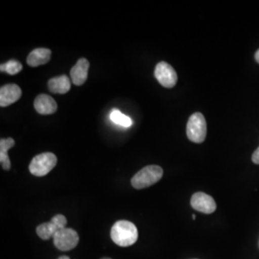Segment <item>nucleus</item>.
<instances>
[{"label": "nucleus", "mask_w": 259, "mask_h": 259, "mask_svg": "<svg viewBox=\"0 0 259 259\" xmlns=\"http://www.w3.org/2000/svg\"><path fill=\"white\" fill-rule=\"evenodd\" d=\"M111 238L120 247H129L138 241L139 232L135 224L126 220H120L112 226Z\"/></svg>", "instance_id": "obj_1"}, {"label": "nucleus", "mask_w": 259, "mask_h": 259, "mask_svg": "<svg viewBox=\"0 0 259 259\" xmlns=\"http://www.w3.org/2000/svg\"><path fill=\"white\" fill-rule=\"evenodd\" d=\"M163 176V170L157 165H148L142 168L135 176L131 183L136 189H144L157 184Z\"/></svg>", "instance_id": "obj_2"}, {"label": "nucleus", "mask_w": 259, "mask_h": 259, "mask_svg": "<svg viewBox=\"0 0 259 259\" xmlns=\"http://www.w3.org/2000/svg\"><path fill=\"white\" fill-rule=\"evenodd\" d=\"M186 135L189 140L194 143L204 142L206 137V122L201 112L193 113L187 122Z\"/></svg>", "instance_id": "obj_3"}, {"label": "nucleus", "mask_w": 259, "mask_h": 259, "mask_svg": "<svg viewBox=\"0 0 259 259\" xmlns=\"http://www.w3.org/2000/svg\"><path fill=\"white\" fill-rule=\"evenodd\" d=\"M57 161V157L53 153L39 154L32 159L29 165V171L34 176H46L56 166Z\"/></svg>", "instance_id": "obj_4"}, {"label": "nucleus", "mask_w": 259, "mask_h": 259, "mask_svg": "<svg viewBox=\"0 0 259 259\" xmlns=\"http://www.w3.org/2000/svg\"><path fill=\"white\" fill-rule=\"evenodd\" d=\"M54 245L58 250L68 251L73 250L79 243V235L74 230L65 228L56 232L54 237Z\"/></svg>", "instance_id": "obj_5"}, {"label": "nucleus", "mask_w": 259, "mask_h": 259, "mask_svg": "<svg viewBox=\"0 0 259 259\" xmlns=\"http://www.w3.org/2000/svg\"><path fill=\"white\" fill-rule=\"evenodd\" d=\"M155 77L162 87L172 89L176 85L178 75L175 69L165 62H160L155 68Z\"/></svg>", "instance_id": "obj_6"}, {"label": "nucleus", "mask_w": 259, "mask_h": 259, "mask_svg": "<svg viewBox=\"0 0 259 259\" xmlns=\"http://www.w3.org/2000/svg\"><path fill=\"white\" fill-rule=\"evenodd\" d=\"M190 204L195 210L204 214H210L216 210V203L214 199L204 192L195 193L191 198Z\"/></svg>", "instance_id": "obj_7"}, {"label": "nucleus", "mask_w": 259, "mask_h": 259, "mask_svg": "<svg viewBox=\"0 0 259 259\" xmlns=\"http://www.w3.org/2000/svg\"><path fill=\"white\" fill-rule=\"evenodd\" d=\"M21 97V90L18 84L8 83L0 89V106L8 107L17 102Z\"/></svg>", "instance_id": "obj_8"}, {"label": "nucleus", "mask_w": 259, "mask_h": 259, "mask_svg": "<svg viewBox=\"0 0 259 259\" xmlns=\"http://www.w3.org/2000/svg\"><path fill=\"white\" fill-rule=\"evenodd\" d=\"M90 63L87 59L81 58L70 70V77L76 85H82L88 79Z\"/></svg>", "instance_id": "obj_9"}, {"label": "nucleus", "mask_w": 259, "mask_h": 259, "mask_svg": "<svg viewBox=\"0 0 259 259\" xmlns=\"http://www.w3.org/2000/svg\"><path fill=\"white\" fill-rule=\"evenodd\" d=\"M35 110L39 114H53L57 111L58 105L55 100L47 94H39L34 101Z\"/></svg>", "instance_id": "obj_10"}, {"label": "nucleus", "mask_w": 259, "mask_h": 259, "mask_svg": "<svg viewBox=\"0 0 259 259\" xmlns=\"http://www.w3.org/2000/svg\"><path fill=\"white\" fill-rule=\"evenodd\" d=\"M51 58V50L47 48H37L30 52L27 57L28 65L37 67L39 65H46Z\"/></svg>", "instance_id": "obj_11"}, {"label": "nucleus", "mask_w": 259, "mask_h": 259, "mask_svg": "<svg viewBox=\"0 0 259 259\" xmlns=\"http://www.w3.org/2000/svg\"><path fill=\"white\" fill-rule=\"evenodd\" d=\"M48 88L51 93L65 94L70 91L71 83L66 75L54 77L48 81Z\"/></svg>", "instance_id": "obj_12"}, {"label": "nucleus", "mask_w": 259, "mask_h": 259, "mask_svg": "<svg viewBox=\"0 0 259 259\" xmlns=\"http://www.w3.org/2000/svg\"><path fill=\"white\" fill-rule=\"evenodd\" d=\"M15 145V140L12 138L9 139H1L0 140V163L4 170L11 169L8 151Z\"/></svg>", "instance_id": "obj_13"}, {"label": "nucleus", "mask_w": 259, "mask_h": 259, "mask_svg": "<svg viewBox=\"0 0 259 259\" xmlns=\"http://www.w3.org/2000/svg\"><path fill=\"white\" fill-rule=\"evenodd\" d=\"M59 231H60L59 227L56 226L52 221H50V222L44 223L37 226V234L40 239L48 240L50 238H53L56 232Z\"/></svg>", "instance_id": "obj_14"}, {"label": "nucleus", "mask_w": 259, "mask_h": 259, "mask_svg": "<svg viewBox=\"0 0 259 259\" xmlns=\"http://www.w3.org/2000/svg\"><path fill=\"white\" fill-rule=\"evenodd\" d=\"M111 119L112 122H114L117 125H120L122 127L129 128L133 125V121L130 118L129 116L123 114L120 111L113 109L111 112Z\"/></svg>", "instance_id": "obj_15"}, {"label": "nucleus", "mask_w": 259, "mask_h": 259, "mask_svg": "<svg viewBox=\"0 0 259 259\" xmlns=\"http://www.w3.org/2000/svg\"><path fill=\"white\" fill-rule=\"evenodd\" d=\"M1 72H6L10 75H16L22 70V65L17 60H10L7 63L0 65Z\"/></svg>", "instance_id": "obj_16"}, {"label": "nucleus", "mask_w": 259, "mask_h": 259, "mask_svg": "<svg viewBox=\"0 0 259 259\" xmlns=\"http://www.w3.org/2000/svg\"><path fill=\"white\" fill-rule=\"evenodd\" d=\"M50 221H52V222L55 224L56 226H58L60 230L65 229V226H66V224H67L66 218H65L64 215H62V214H57Z\"/></svg>", "instance_id": "obj_17"}, {"label": "nucleus", "mask_w": 259, "mask_h": 259, "mask_svg": "<svg viewBox=\"0 0 259 259\" xmlns=\"http://www.w3.org/2000/svg\"><path fill=\"white\" fill-rule=\"evenodd\" d=\"M251 159H252V162H253V163L259 164V147L253 152Z\"/></svg>", "instance_id": "obj_18"}, {"label": "nucleus", "mask_w": 259, "mask_h": 259, "mask_svg": "<svg viewBox=\"0 0 259 259\" xmlns=\"http://www.w3.org/2000/svg\"><path fill=\"white\" fill-rule=\"evenodd\" d=\"M255 60H256V62L259 64V49L256 51V53H255Z\"/></svg>", "instance_id": "obj_19"}, {"label": "nucleus", "mask_w": 259, "mask_h": 259, "mask_svg": "<svg viewBox=\"0 0 259 259\" xmlns=\"http://www.w3.org/2000/svg\"><path fill=\"white\" fill-rule=\"evenodd\" d=\"M58 259H70L69 258V257H68V256H60V257H59V258Z\"/></svg>", "instance_id": "obj_20"}, {"label": "nucleus", "mask_w": 259, "mask_h": 259, "mask_svg": "<svg viewBox=\"0 0 259 259\" xmlns=\"http://www.w3.org/2000/svg\"><path fill=\"white\" fill-rule=\"evenodd\" d=\"M192 219H193V220H195V219H196V216H195V214H193V215H192Z\"/></svg>", "instance_id": "obj_21"}, {"label": "nucleus", "mask_w": 259, "mask_h": 259, "mask_svg": "<svg viewBox=\"0 0 259 259\" xmlns=\"http://www.w3.org/2000/svg\"><path fill=\"white\" fill-rule=\"evenodd\" d=\"M101 259H111V258H108V257H104V258H101Z\"/></svg>", "instance_id": "obj_22"}]
</instances>
